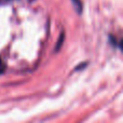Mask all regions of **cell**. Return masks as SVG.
<instances>
[{"mask_svg":"<svg viewBox=\"0 0 123 123\" xmlns=\"http://www.w3.org/2000/svg\"><path fill=\"white\" fill-rule=\"evenodd\" d=\"M72 4H74V8L76 9V11L78 13H81L82 12V2L81 0H71Z\"/></svg>","mask_w":123,"mask_h":123,"instance_id":"1","label":"cell"},{"mask_svg":"<svg viewBox=\"0 0 123 123\" xmlns=\"http://www.w3.org/2000/svg\"><path fill=\"white\" fill-rule=\"evenodd\" d=\"M6 63H4V62L2 61L1 58H0V76L4 74V71H6Z\"/></svg>","mask_w":123,"mask_h":123,"instance_id":"2","label":"cell"},{"mask_svg":"<svg viewBox=\"0 0 123 123\" xmlns=\"http://www.w3.org/2000/svg\"><path fill=\"white\" fill-rule=\"evenodd\" d=\"M62 42H64V32L60 36V40H58V42H57V47H56L55 51H58V50H60V48L62 47Z\"/></svg>","mask_w":123,"mask_h":123,"instance_id":"3","label":"cell"}]
</instances>
